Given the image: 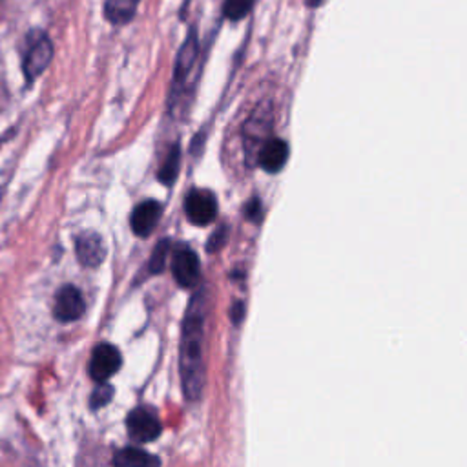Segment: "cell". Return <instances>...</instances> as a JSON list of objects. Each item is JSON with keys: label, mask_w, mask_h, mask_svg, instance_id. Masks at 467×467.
<instances>
[{"label": "cell", "mask_w": 467, "mask_h": 467, "mask_svg": "<svg viewBox=\"0 0 467 467\" xmlns=\"http://www.w3.org/2000/svg\"><path fill=\"white\" fill-rule=\"evenodd\" d=\"M139 0H106L104 16L111 24H126L133 18Z\"/></svg>", "instance_id": "obj_13"}, {"label": "cell", "mask_w": 467, "mask_h": 467, "mask_svg": "<svg viewBox=\"0 0 467 467\" xmlns=\"http://www.w3.org/2000/svg\"><path fill=\"white\" fill-rule=\"evenodd\" d=\"M226 241V226H223L221 230L213 232V235L208 239V252H215L219 250Z\"/></svg>", "instance_id": "obj_18"}, {"label": "cell", "mask_w": 467, "mask_h": 467, "mask_svg": "<svg viewBox=\"0 0 467 467\" xmlns=\"http://www.w3.org/2000/svg\"><path fill=\"white\" fill-rule=\"evenodd\" d=\"M206 292L201 288L193 294L188 303L182 332H181V352L179 370L184 398L195 401L201 398L204 387V325H206Z\"/></svg>", "instance_id": "obj_1"}, {"label": "cell", "mask_w": 467, "mask_h": 467, "mask_svg": "<svg viewBox=\"0 0 467 467\" xmlns=\"http://www.w3.org/2000/svg\"><path fill=\"white\" fill-rule=\"evenodd\" d=\"M126 431L135 441L146 443L153 441L161 434V423L150 409L137 407L126 418Z\"/></svg>", "instance_id": "obj_7"}, {"label": "cell", "mask_w": 467, "mask_h": 467, "mask_svg": "<svg viewBox=\"0 0 467 467\" xmlns=\"http://www.w3.org/2000/svg\"><path fill=\"white\" fill-rule=\"evenodd\" d=\"M243 314H244V308H243V303L241 301H235L232 305V310H230V316H232V321L234 323H239L243 319Z\"/></svg>", "instance_id": "obj_20"}, {"label": "cell", "mask_w": 467, "mask_h": 467, "mask_svg": "<svg viewBox=\"0 0 467 467\" xmlns=\"http://www.w3.org/2000/svg\"><path fill=\"white\" fill-rule=\"evenodd\" d=\"M171 272H173V277L179 283V286H184V288L193 286L201 275V263H199V255L195 254V250L190 248L188 244H181L173 252Z\"/></svg>", "instance_id": "obj_6"}, {"label": "cell", "mask_w": 467, "mask_h": 467, "mask_svg": "<svg viewBox=\"0 0 467 467\" xmlns=\"http://www.w3.org/2000/svg\"><path fill=\"white\" fill-rule=\"evenodd\" d=\"M53 58V44L47 35L38 33L35 38H31L24 60H22V71L26 77V82L31 84L35 78H38L44 69L49 66Z\"/></svg>", "instance_id": "obj_2"}, {"label": "cell", "mask_w": 467, "mask_h": 467, "mask_svg": "<svg viewBox=\"0 0 467 467\" xmlns=\"http://www.w3.org/2000/svg\"><path fill=\"white\" fill-rule=\"evenodd\" d=\"M254 0H224V15L230 20H239L248 15Z\"/></svg>", "instance_id": "obj_16"}, {"label": "cell", "mask_w": 467, "mask_h": 467, "mask_svg": "<svg viewBox=\"0 0 467 467\" xmlns=\"http://www.w3.org/2000/svg\"><path fill=\"white\" fill-rule=\"evenodd\" d=\"M244 217L250 219V221H257L261 217V204H259V199H252L246 202L244 206Z\"/></svg>", "instance_id": "obj_19"}, {"label": "cell", "mask_w": 467, "mask_h": 467, "mask_svg": "<svg viewBox=\"0 0 467 467\" xmlns=\"http://www.w3.org/2000/svg\"><path fill=\"white\" fill-rule=\"evenodd\" d=\"M184 213L195 226L210 224L217 215V199L210 190H193L184 199Z\"/></svg>", "instance_id": "obj_4"}, {"label": "cell", "mask_w": 467, "mask_h": 467, "mask_svg": "<svg viewBox=\"0 0 467 467\" xmlns=\"http://www.w3.org/2000/svg\"><path fill=\"white\" fill-rule=\"evenodd\" d=\"M325 0H305V4L308 5V7H317L319 4H323Z\"/></svg>", "instance_id": "obj_21"}, {"label": "cell", "mask_w": 467, "mask_h": 467, "mask_svg": "<svg viewBox=\"0 0 467 467\" xmlns=\"http://www.w3.org/2000/svg\"><path fill=\"white\" fill-rule=\"evenodd\" d=\"M86 303L75 285H62L55 294L53 316L60 323H71L84 316Z\"/></svg>", "instance_id": "obj_5"}, {"label": "cell", "mask_w": 467, "mask_h": 467, "mask_svg": "<svg viewBox=\"0 0 467 467\" xmlns=\"http://www.w3.org/2000/svg\"><path fill=\"white\" fill-rule=\"evenodd\" d=\"M168 248H170V239H162L157 243L151 257H150V272L151 274H159L162 268H164V261H166V255H168Z\"/></svg>", "instance_id": "obj_15"}, {"label": "cell", "mask_w": 467, "mask_h": 467, "mask_svg": "<svg viewBox=\"0 0 467 467\" xmlns=\"http://www.w3.org/2000/svg\"><path fill=\"white\" fill-rule=\"evenodd\" d=\"M113 465L119 467H150V465H159L161 460L146 451L135 449V447H126L122 451H119L113 456Z\"/></svg>", "instance_id": "obj_12"}, {"label": "cell", "mask_w": 467, "mask_h": 467, "mask_svg": "<svg viewBox=\"0 0 467 467\" xmlns=\"http://www.w3.org/2000/svg\"><path fill=\"white\" fill-rule=\"evenodd\" d=\"M122 365L120 350L111 343H99L89 359V376L93 381H108Z\"/></svg>", "instance_id": "obj_3"}, {"label": "cell", "mask_w": 467, "mask_h": 467, "mask_svg": "<svg viewBox=\"0 0 467 467\" xmlns=\"http://www.w3.org/2000/svg\"><path fill=\"white\" fill-rule=\"evenodd\" d=\"M288 159V144L283 139L272 137L259 150V164L268 173H277Z\"/></svg>", "instance_id": "obj_10"}, {"label": "cell", "mask_w": 467, "mask_h": 467, "mask_svg": "<svg viewBox=\"0 0 467 467\" xmlns=\"http://www.w3.org/2000/svg\"><path fill=\"white\" fill-rule=\"evenodd\" d=\"M111 398H113V387H111L109 383L102 381V383H99V387L93 390V394H91V398H89V407H91L93 410H97V409L108 405V403L111 401Z\"/></svg>", "instance_id": "obj_17"}, {"label": "cell", "mask_w": 467, "mask_h": 467, "mask_svg": "<svg viewBox=\"0 0 467 467\" xmlns=\"http://www.w3.org/2000/svg\"><path fill=\"white\" fill-rule=\"evenodd\" d=\"M179 164H181V150H179V146L175 144V146H171V150H170V153H168L164 164H162L161 170H159V181L164 182L166 186L173 184V181L177 179Z\"/></svg>", "instance_id": "obj_14"}, {"label": "cell", "mask_w": 467, "mask_h": 467, "mask_svg": "<svg viewBox=\"0 0 467 467\" xmlns=\"http://www.w3.org/2000/svg\"><path fill=\"white\" fill-rule=\"evenodd\" d=\"M75 254L82 266L95 268L106 257L104 239L97 232H82L75 237Z\"/></svg>", "instance_id": "obj_8"}, {"label": "cell", "mask_w": 467, "mask_h": 467, "mask_svg": "<svg viewBox=\"0 0 467 467\" xmlns=\"http://www.w3.org/2000/svg\"><path fill=\"white\" fill-rule=\"evenodd\" d=\"M195 57H197V36H195V33H192L184 40V44H182V47H181V51L177 55V60H175V71H173L175 84L184 82L186 75L190 73V69L193 66Z\"/></svg>", "instance_id": "obj_11"}, {"label": "cell", "mask_w": 467, "mask_h": 467, "mask_svg": "<svg viewBox=\"0 0 467 467\" xmlns=\"http://www.w3.org/2000/svg\"><path fill=\"white\" fill-rule=\"evenodd\" d=\"M161 213H162V204L155 199H148V201H142L140 204H137L131 213V219H130L133 234L139 237L150 235L155 230V226L161 219Z\"/></svg>", "instance_id": "obj_9"}]
</instances>
